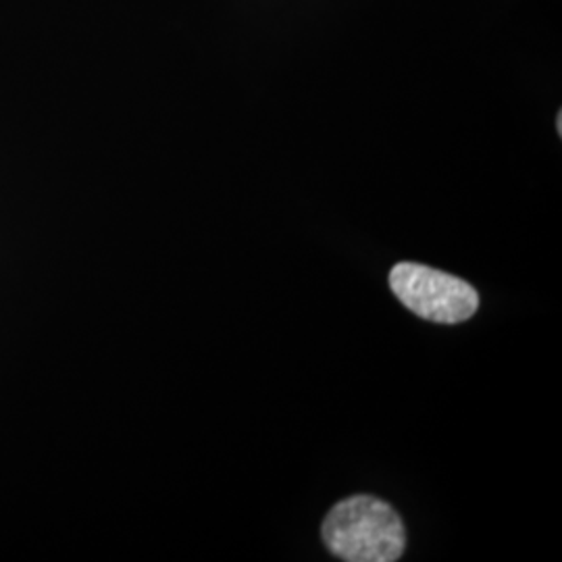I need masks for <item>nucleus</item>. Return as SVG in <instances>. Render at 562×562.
Instances as JSON below:
<instances>
[{"mask_svg":"<svg viewBox=\"0 0 562 562\" xmlns=\"http://www.w3.org/2000/svg\"><path fill=\"white\" fill-rule=\"evenodd\" d=\"M322 538L325 548L346 562H396L406 548L401 515L367 494L336 504L323 521Z\"/></svg>","mask_w":562,"mask_h":562,"instance_id":"nucleus-1","label":"nucleus"},{"mask_svg":"<svg viewBox=\"0 0 562 562\" xmlns=\"http://www.w3.org/2000/svg\"><path fill=\"white\" fill-rule=\"evenodd\" d=\"M390 288L425 322L454 325L471 319L480 308V294L471 283L417 262L396 265L390 271Z\"/></svg>","mask_w":562,"mask_h":562,"instance_id":"nucleus-2","label":"nucleus"},{"mask_svg":"<svg viewBox=\"0 0 562 562\" xmlns=\"http://www.w3.org/2000/svg\"><path fill=\"white\" fill-rule=\"evenodd\" d=\"M557 132H559V136H562V113H559V117H557Z\"/></svg>","mask_w":562,"mask_h":562,"instance_id":"nucleus-3","label":"nucleus"}]
</instances>
